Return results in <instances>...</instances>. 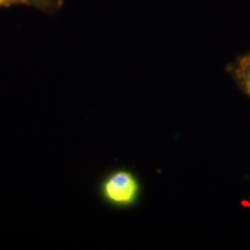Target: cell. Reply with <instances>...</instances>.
<instances>
[{"label": "cell", "mask_w": 250, "mask_h": 250, "mask_svg": "<svg viewBox=\"0 0 250 250\" xmlns=\"http://www.w3.org/2000/svg\"><path fill=\"white\" fill-rule=\"evenodd\" d=\"M24 5L39 8L44 12H52L59 6V0H0V7Z\"/></svg>", "instance_id": "3"}, {"label": "cell", "mask_w": 250, "mask_h": 250, "mask_svg": "<svg viewBox=\"0 0 250 250\" xmlns=\"http://www.w3.org/2000/svg\"><path fill=\"white\" fill-rule=\"evenodd\" d=\"M229 72L240 88L250 98V51L230 64Z\"/></svg>", "instance_id": "2"}, {"label": "cell", "mask_w": 250, "mask_h": 250, "mask_svg": "<svg viewBox=\"0 0 250 250\" xmlns=\"http://www.w3.org/2000/svg\"><path fill=\"white\" fill-rule=\"evenodd\" d=\"M99 195L110 208L125 210L138 204L142 183L129 169H115L105 175L99 186Z\"/></svg>", "instance_id": "1"}]
</instances>
